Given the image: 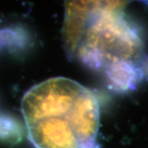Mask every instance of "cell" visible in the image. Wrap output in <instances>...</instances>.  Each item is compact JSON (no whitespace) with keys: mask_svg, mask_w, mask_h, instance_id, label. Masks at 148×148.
I'll use <instances>...</instances> for the list:
<instances>
[{"mask_svg":"<svg viewBox=\"0 0 148 148\" xmlns=\"http://www.w3.org/2000/svg\"><path fill=\"white\" fill-rule=\"evenodd\" d=\"M127 2L72 1L65 3L62 40L69 57L106 75L119 64L141 68L143 43L123 10Z\"/></svg>","mask_w":148,"mask_h":148,"instance_id":"7a4b0ae2","label":"cell"},{"mask_svg":"<svg viewBox=\"0 0 148 148\" xmlns=\"http://www.w3.org/2000/svg\"><path fill=\"white\" fill-rule=\"evenodd\" d=\"M141 69L144 77H148V56H145L141 63Z\"/></svg>","mask_w":148,"mask_h":148,"instance_id":"277c9868","label":"cell"},{"mask_svg":"<svg viewBox=\"0 0 148 148\" xmlns=\"http://www.w3.org/2000/svg\"><path fill=\"white\" fill-rule=\"evenodd\" d=\"M28 138L36 148H100V106L92 90L73 80L52 77L21 100Z\"/></svg>","mask_w":148,"mask_h":148,"instance_id":"6da1fadb","label":"cell"},{"mask_svg":"<svg viewBox=\"0 0 148 148\" xmlns=\"http://www.w3.org/2000/svg\"><path fill=\"white\" fill-rule=\"evenodd\" d=\"M16 126L9 118L0 115V139L12 141L16 138Z\"/></svg>","mask_w":148,"mask_h":148,"instance_id":"3957f363","label":"cell"}]
</instances>
